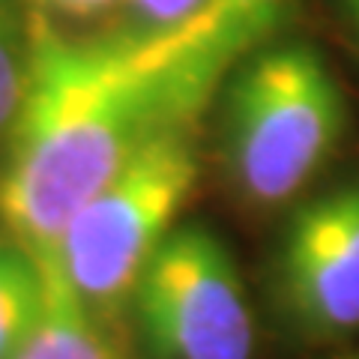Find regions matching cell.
Returning <instances> with one entry per match:
<instances>
[{"instance_id": "3957f363", "label": "cell", "mask_w": 359, "mask_h": 359, "mask_svg": "<svg viewBox=\"0 0 359 359\" xmlns=\"http://www.w3.org/2000/svg\"><path fill=\"white\" fill-rule=\"evenodd\" d=\"M198 177L195 129L171 132L132 153L75 212L60 240V266L90 311L102 318L132 297Z\"/></svg>"}, {"instance_id": "5b68a950", "label": "cell", "mask_w": 359, "mask_h": 359, "mask_svg": "<svg viewBox=\"0 0 359 359\" xmlns=\"http://www.w3.org/2000/svg\"><path fill=\"white\" fill-rule=\"evenodd\" d=\"M278 294L306 332L359 327V183L297 210L276 261Z\"/></svg>"}, {"instance_id": "ba28073f", "label": "cell", "mask_w": 359, "mask_h": 359, "mask_svg": "<svg viewBox=\"0 0 359 359\" xmlns=\"http://www.w3.org/2000/svg\"><path fill=\"white\" fill-rule=\"evenodd\" d=\"M27 81V36L21 39L15 21L0 6V135L9 132L18 114Z\"/></svg>"}, {"instance_id": "9c48e42d", "label": "cell", "mask_w": 359, "mask_h": 359, "mask_svg": "<svg viewBox=\"0 0 359 359\" xmlns=\"http://www.w3.org/2000/svg\"><path fill=\"white\" fill-rule=\"evenodd\" d=\"M135 25H171L192 15L207 0H126Z\"/></svg>"}, {"instance_id": "7a4b0ae2", "label": "cell", "mask_w": 359, "mask_h": 359, "mask_svg": "<svg viewBox=\"0 0 359 359\" xmlns=\"http://www.w3.org/2000/svg\"><path fill=\"white\" fill-rule=\"evenodd\" d=\"M344 123L341 87L314 45H261L224 87V156L240 192L285 204L330 162Z\"/></svg>"}, {"instance_id": "277c9868", "label": "cell", "mask_w": 359, "mask_h": 359, "mask_svg": "<svg viewBox=\"0 0 359 359\" xmlns=\"http://www.w3.org/2000/svg\"><path fill=\"white\" fill-rule=\"evenodd\" d=\"M159 359H252L255 327L240 273L216 233L174 228L132 290Z\"/></svg>"}, {"instance_id": "8992f818", "label": "cell", "mask_w": 359, "mask_h": 359, "mask_svg": "<svg viewBox=\"0 0 359 359\" xmlns=\"http://www.w3.org/2000/svg\"><path fill=\"white\" fill-rule=\"evenodd\" d=\"M48 282V306L18 359H117L102 318L84 306L60 264H42Z\"/></svg>"}, {"instance_id": "6da1fadb", "label": "cell", "mask_w": 359, "mask_h": 359, "mask_svg": "<svg viewBox=\"0 0 359 359\" xmlns=\"http://www.w3.org/2000/svg\"><path fill=\"white\" fill-rule=\"evenodd\" d=\"M294 0H207L171 25L72 36L27 21V81L0 162V222L39 264L66 224L150 141L195 129L237 66L276 36Z\"/></svg>"}, {"instance_id": "30bf717a", "label": "cell", "mask_w": 359, "mask_h": 359, "mask_svg": "<svg viewBox=\"0 0 359 359\" xmlns=\"http://www.w3.org/2000/svg\"><path fill=\"white\" fill-rule=\"evenodd\" d=\"M42 13H54L63 18H96L105 15L123 0H36Z\"/></svg>"}, {"instance_id": "8fae6325", "label": "cell", "mask_w": 359, "mask_h": 359, "mask_svg": "<svg viewBox=\"0 0 359 359\" xmlns=\"http://www.w3.org/2000/svg\"><path fill=\"white\" fill-rule=\"evenodd\" d=\"M344 4V9H347V15H351V25L356 27V33H359V0H341Z\"/></svg>"}, {"instance_id": "52a82bcc", "label": "cell", "mask_w": 359, "mask_h": 359, "mask_svg": "<svg viewBox=\"0 0 359 359\" xmlns=\"http://www.w3.org/2000/svg\"><path fill=\"white\" fill-rule=\"evenodd\" d=\"M48 306L45 269L13 237L0 240V359H18Z\"/></svg>"}]
</instances>
